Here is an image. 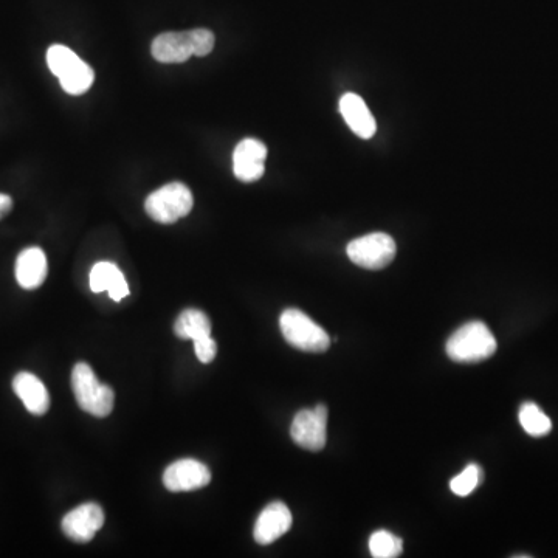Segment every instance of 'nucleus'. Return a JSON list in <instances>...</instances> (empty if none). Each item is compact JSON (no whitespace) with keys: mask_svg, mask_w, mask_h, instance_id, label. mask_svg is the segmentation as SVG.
Returning <instances> with one entry per match:
<instances>
[{"mask_svg":"<svg viewBox=\"0 0 558 558\" xmlns=\"http://www.w3.org/2000/svg\"><path fill=\"white\" fill-rule=\"evenodd\" d=\"M47 273H49V264L42 248H25L19 253L16 261V279L22 289H38L44 284Z\"/></svg>","mask_w":558,"mask_h":558,"instance_id":"ddd939ff","label":"nucleus"},{"mask_svg":"<svg viewBox=\"0 0 558 558\" xmlns=\"http://www.w3.org/2000/svg\"><path fill=\"white\" fill-rule=\"evenodd\" d=\"M92 292H107L114 301H121L129 295V286L121 270L114 262H98L90 272Z\"/></svg>","mask_w":558,"mask_h":558,"instance_id":"dca6fc26","label":"nucleus"},{"mask_svg":"<svg viewBox=\"0 0 558 558\" xmlns=\"http://www.w3.org/2000/svg\"><path fill=\"white\" fill-rule=\"evenodd\" d=\"M151 53L155 61L180 64L194 56L193 35L190 31H169L152 41Z\"/></svg>","mask_w":558,"mask_h":558,"instance_id":"f8f14e48","label":"nucleus"},{"mask_svg":"<svg viewBox=\"0 0 558 558\" xmlns=\"http://www.w3.org/2000/svg\"><path fill=\"white\" fill-rule=\"evenodd\" d=\"M194 42V56L204 58L210 55L214 49V35L207 28H194L191 30Z\"/></svg>","mask_w":558,"mask_h":558,"instance_id":"412c9836","label":"nucleus"},{"mask_svg":"<svg viewBox=\"0 0 558 558\" xmlns=\"http://www.w3.org/2000/svg\"><path fill=\"white\" fill-rule=\"evenodd\" d=\"M328 408L323 403L314 410H301L293 417L290 436L293 442L309 452H321L326 447Z\"/></svg>","mask_w":558,"mask_h":558,"instance_id":"0eeeda50","label":"nucleus"},{"mask_svg":"<svg viewBox=\"0 0 558 558\" xmlns=\"http://www.w3.org/2000/svg\"><path fill=\"white\" fill-rule=\"evenodd\" d=\"M104 524V512L98 504L86 503L70 510L62 520V532L76 543H89Z\"/></svg>","mask_w":558,"mask_h":558,"instance_id":"1a4fd4ad","label":"nucleus"},{"mask_svg":"<svg viewBox=\"0 0 558 558\" xmlns=\"http://www.w3.org/2000/svg\"><path fill=\"white\" fill-rule=\"evenodd\" d=\"M47 64L64 92L73 97L86 93L95 81L92 67L66 45H52L47 50Z\"/></svg>","mask_w":558,"mask_h":558,"instance_id":"f03ea898","label":"nucleus"},{"mask_svg":"<svg viewBox=\"0 0 558 558\" xmlns=\"http://www.w3.org/2000/svg\"><path fill=\"white\" fill-rule=\"evenodd\" d=\"M396 242L386 233H371L349 242L346 253L355 266L380 270L390 266L396 258Z\"/></svg>","mask_w":558,"mask_h":558,"instance_id":"423d86ee","label":"nucleus"},{"mask_svg":"<svg viewBox=\"0 0 558 558\" xmlns=\"http://www.w3.org/2000/svg\"><path fill=\"white\" fill-rule=\"evenodd\" d=\"M72 388L81 410L95 417H106L114 410V390L95 376L87 363H78L72 372Z\"/></svg>","mask_w":558,"mask_h":558,"instance_id":"7ed1b4c3","label":"nucleus"},{"mask_svg":"<svg viewBox=\"0 0 558 558\" xmlns=\"http://www.w3.org/2000/svg\"><path fill=\"white\" fill-rule=\"evenodd\" d=\"M279 328L287 343L300 351L324 352L328 351L331 346V337L328 332L301 310H284L279 318Z\"/></svg>","mask_w":558,"mask_h":558,"instance_id":"20e7f679","label":"nucleus"},{"mask_svg":"<svg viewBox=\"0 0 558 558\" xmlns=\"http://www.w3.org/2000/svg\"><path fill=\"white\" fill-rule=\"evenodd\" d=\"M194 351H196L197 359L202 363H211L216 359L217 345L216 341L211 338V335L207 337H200L193 340Z\"/></svg>","mask_w":558,"mask_h":558,"instance_id":"4be33fe9","label":"nucleus"},{"mask_svg":"<svg viewBox=\"0 0 558 558\" xmlns=\"http://www.w3.org/2000/svg\"><path fill=\"white\" fill-rule=\"evenodd\" d=\"M194 197L188 186L180 182L168 183L149 194L145 210L152 221L174 224L193 210Z\"/></svg>","mask_w":558,"mask_h":558,"instance_id":"39448f33","label":"nucleus"},{"mask_svg":"<svg viewBox=\"0 0 558 558\" xmlns=\"http://www.w3.org/2000/svg\"><path fill=\"white\" fill-rule=\"evenodd\" d=\"M369 551L374 558H396L402 554L403 541L388 531H377L369 538Z\"/></svg>","mask_w":558,"mask_h":558,"instance_id":"6ab92c4d","label":"nucleus"},{"mask_svg":"<svg viewBox=\"0 0 558 558\" xmlns=\"http://www.w3.org/2000/svg\"><path fill=\"white\" fill-rule=\"evenodd\" d=\"M13 210V199L8 194L0 193V219H4Z\"/></svg>","mask_w":558,"mask_h":558,"instance_id":"5701e85b","label":"nucleus"},{"mask_svg":"<svg viewBox=\"0 0 558 558\" xmlns=\"http://www.w3.org/2000/svg\"><path fill=\"white\" fill-rule=\"evenodd\" d=\"M496 338L481 321H472L448 338L447 354L456 363H479L496 352Z\"/></svg>","mask_w":558,"mask_h":558,"instance_id":"f257e3e1","label":"nucleus"},{"mask_svg":"<svg viewBox=\"0 0 558 558\" xmlns=\"http://www.w3.org/2000/svg\"><path fill=\"white\" fill-rule=\"evenodd\" d=\"M292 521V514L286 504L281 501L270 503L256 520L255 529H253L256 543L262 546L270 545L290 531Z\"/></svg>","mask_w":558,"mask_h":558,"instance_id":"9b49d317","label":"nucleus"},{"mask_svg":"<svg viewBox=\"0 0 558 558\" xmlns=\"http://www.w3.org/2000/svg\"><path fill=\"white\" fill-rule=\"evenodd\" d=\"M340 112L355 135H359L363 140H369L376 135V118L359 95L345 93L340 100Z\"/></svg>","mask_w":558,"mask_h":558,"instance_id":"4468645a","label":"nucleus"},{"mask_svg":"<svg viewBox=\"0 0 558 558\" xmlns=\"http://www.w3.org/2000/svg\"><path fill=\"white\" fill-rule=\"evenodd\" d=\"M174 332L182 340H196V338L211 335V321L202 310L186 309L177 318Z\"/></svg>","mask_w":558,"mask_h":558,"instance_id":"f3484780","label":"nucleus"},{"mask_svg":"<svg viewBox=\"0 0 558 558\" xmlns=\"http://www.w3.org/2000/svg\"><path fill=\"white\" fill-rule=\"evenodd\" d=\"M13 390L25 408L35 416H44L50 408V394L44 383L30 372H19L14 377Z\"/></svg>","mask_w":558,"mask_h":558,"instance_id":"2eb2a0df","label":"nucleus"},{"mask_svg":"<svg viewBox=\"0 0 558 558\" xmlns=\"http://www.w3.org/2000/svg\"><path fill=\"white\" fill-rule=\"evenodd\" d=\"M518 419H520L521 427L532 438H545L546 434L551 433V419L546 416V413H543V410L538 407L537 403H523Z\"/></svg>","mask_w":558,"mask_h":558,"instance_id":"a211bd4d","label":"nucleus"},{"mask_svg":"<svg viewBox=\"0 0 558 558\" xmlns=\"http://www.w3.org/2000/svg\"><path fill=\"white\" fill-rule=\"evenodd\" d=\"M484 472L478 464H469L465 467L464 472L452 479L450 489L455 495L469 496L475 492L476 487L483 483Z\"/></svg>","mask_w":558,"mask_h":558,"instance_id":"aec40b11","label":"nucleus"},{"mask_svg":"<svg viewBox=\"0 0 558 558\" xmlns=\"http://www.w3.org/2000/svg\"><path fill=\"white\" fill-rule=\"evenodd\" d=\"M267 148L261 140L244 138L233 152V173L241 182L252 183L266 171Z\"/></svg>","mask_w":558,"mask_h":558,"instance_id":"9d476101","label":"nucleus"},{"mask_svg":"<svg viewBox=\"0 0 558 558\" xmlns=\"http://www.w3.org/2000/svg\"><path fill=\"white\" fill-rule=\"evenodd\" d=\"M210 483V469L196 459H180L163 473V484L169 492H193Z\"/></svg>","mask_w":558,"mask_h":558,"instance_id":"6e6552de","label":"nucleus"}]
</instances>
